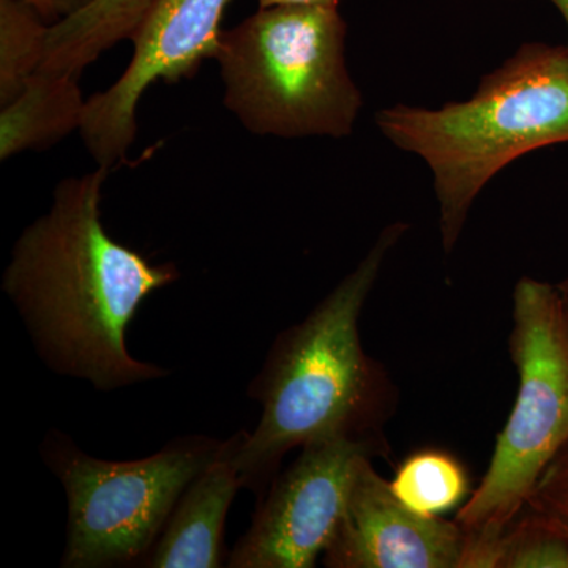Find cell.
<instances>
[{
  "label": "cell",
  "instance_id": "6da1fadb",
  "mask_svg": "<svg viewBox=\"0 0 568 568\" xmlns=\"http://www.w3.org/2000/svg\"><path fill=\"white\" fill-rule=\"evenodd\" d=\"M108 171L58 183L51 207L14 244L2 278L44 364L103 392L168 375L130 355L126 328L149 295L179 278L174 264H151L104 230Z\"/></svg>",
  "mask_w": 568,
  "mask_h": 568
},
{
  "label": "cell",
  "instance_id": "52a82bcc",
  "mask_svg": "<svg viewBox=\"0 0 568 568\" xmlns=\"http://www.w3.org/2000/svg\"><path fill=\"white\" fill-rule=\"evenodd\" d=\"M386 437H328L301 455L261 497L248 532L237 541L231 568H312L331 544L362 457L388 455Z\"/></svg>",
  "mask_w": 568,
  "mask_h": 568
},
{
  "label": "cell",
  "instance_id": "44dd1931",
  "mask_svg": "<svg viewBox=\"0 0 568 568\" xmlns=\"http://www.w3.org/2000/svg\"><path fill=\"white\" fill-rule=\"evenodd\" d=\"M560 293H568V278L564 280L562 283L558 284Z\"/></svg>",
  "mask_w": 568,
  "mask_h": 568
},
{
  "label": "cell",
  "instance_id": "4fadbf2b",
  "mask_svg": "<svg viewBox=\"0 0 568 568\" xmlns=\"http://www.w3.org/2000/svg\"><path fill=\"white\" fill-rule=\"evenodd\" d=\"M390 487L410 510L440 517L466 503L469 477L454 455L439 448H424L399 465Z\"/></svg>",
  "mask_w": 568,
  "mask_h": 568
},
{
  "label": "cell",
  "instance_id": "ac0fdd59",
  "mask_svg": "<svg viewBox=\"0 0 568 568\" xmlns=\"http://www.w3.org/2000/svg\"><path fill=\"white\" fill-rule=\"evenodd\" d=\"M282 3H305V6H338L339 0H260V7L282 6Z\"/></svg>",
  "mask_w": 568,
  "mask_h": 568
},
{
  "label": "cell",
  "instance_id": "5b68a950",
  "mask_svg": "<svg viewBox=\"0 0 568 568\" xmlns=\"http://www.w3.org/2000/svg\"><path fill=\"white\" fill-rule=\"evenodd\" d=\"M510 355L517 402L497 435L487 474L459 507L465 537L496 540L526 507L538 478L568 443V331L558 286L519 280L514 291Z\"/></svg>",
  "mask_w": 568,
  "mask_h": 568
},
{
  "label": "cell",
  "instance_id": "7c38bea8",
  "mask_svg": "<svg viewBox=\"0 0 568 568\" xmlns=\"http://www.w3.org/2000/svg\"><path fill=\"white\" fill-rule=\"evenodd\" d=\"M159 0H91L50 26L41 69L80 78L104 51L132 40Z\"/></svg>",
  "mask_w": 568,
  "mask_h": 568
},
{
  "label": "cell",
  "instance_id": "30bf717a",
  "mask_svg": "<svg viewBox=\"0 0 568 568\" xmlns=\"http://www.w3.org/2000/svg\"><path fill=\"white\" fill-rule=\"evenodd\" d=\"M241 478L224 440L219 457L185 489L151 552L140 566L151 568L223 567L227 511Z\"/></svg>",
  "mask_w": 568,
  "mask_h": 568
},
{
  "label": "cell",
  "instance_id": "9a60e30c",
  "mask_svg": "<svg viewBox=\"0 0 568 568\" xmlns=\"http://www.w3.org/2000/svg\"><path fill=\"white\" fill-rule=\"evenodd\" d=\"M499 568H568V540L525 507L500 537Z\"/></svg>",
  "mask_w": 568,
  "mask_h": 568
},
{
  "label": "cell",
  "instance_id": "e0dca14e",
  "mask_svg": "<svg viewBox=\"0 0 568 568\" xmlns=\"http://www.w3.org/2000/svg\"><path fill=\"white\" fill-rule=\"evenodd\" d=\"M20 2L26 3L29 9L39 14L41 20L52 26L88 6L91 0H20Z\"/></svg>",
  "mask_w": 568,
  "mask_h": 568
},
{
  "label": "cell",
  "instance_id": "2e32d148",
  "mask_svg": "<svg viewBox=\"0 0 568 568\" xmlns=\"http://www.w3.org/2000/svg\"><path fill=\"white\" fill-rule=\"evenodd\" d=\"M526 507L547 518L568 540V443L538 478Z\"/></svg>",
  "mask_w": 568,
  "mask_h": 568
},
{
  "label": "cell",
  "instance_id": "277c9868",
  "mask_svg": "<svg viewBox=\"0 0 568 568\" xmlns=\"http://www.w3.org/2000/svg\"><path fill=\"white\" fill-rule=\"evenodd\" d=\"M338 6L260 7L220 36L224 106L250 133L346 138L364 97L346 65Z\"/></svg>",
  "mask_w": 568,
  "mask_h": 568
},
{
  "label": "cell",
  "instance_id": "7a4b0ae2",
  "mask_svg": "<svg viewBox=\"0 0 568 568\" xmlns=\"http://www.w3.org/2000/svg\"><path fill=\"white\" fill-rule=\"evenodd\" d=\"M409 230L388 224L357 267L302 323L276 336L248 396L263 406L252 433L226 440L242 488L263 497L293 448L328 437L381 439L394 384L362 346L358 320L388 253Z\"/></svg>",
  "mask_w": 568,
  "mask_h": 568
},
{
  "label": "cell",
  "instance_id": "3957f363",
  "mask_svg": "<svg viewBox=\"0 0 568 568\" xmlns=\"http://www.w3.org/2000/svg\"><path fill=\"white\" fill-rule=\"evenodd\" d=\"M375 121L392 144L432 170L440 239L450 253L474 201L499 171L568 142V47L523 44L466 102L439 110L399 103Z\"/></svg>",
  "mask_w": 568,
  "mask_h": 568
},
{
  "label": "cell",
  "instance_id": "5bb4252c",
  "mask_svg": "<svg viewBox=\"0 0 568 568\" xmlns=\"http://www.w3.org/2000/svg\"><path fill=\"white\" fill-rule=\"evenodd\" d=\"M47 24L20 0H0V106L20 95L40 71L47 50Z\"/></svg>",
  "mask_w": 568,
  "mask_h": 568
},
{
  "label": "cell",
  "instance_id": "8992f818",
  "mask_svg": "<svg viewBox=\"0 0 568 568\" xmlns=\"http://www.w3.org/2000/svg\"><path fill=\"white\" fill-rule=\"evenodd\" d=\"M207 436L171 440L152 457L106 462L89 457L61 433L48 436L44 459L61 478L69 504L61 566H133L151 552L194 478L219 457Z\"/></svg>",
  "mask_w": 568,
  "mask_h": 568
},
{
  "label": "cell",
  "instance_id": "ba28073f",
  "mask_svg": "<svg viewBox=\"0 0 568 568\" xmlns=\"http://www.w3.org/2000/svg\"><path fill=\"white\" fill-rule=\"evenodd\" d=\"M231 0H159L133 36L125 71L85 103L81 138L97 166L111 170L136 140L138 104L155 82L192 78L215 58Z\"/></svg>",
  "mask_w": 568,
  "mask_h": 568
},
{
  "label": "cell",
  "instance_id": "8fae6325",
  "mask_svg": "<svg viewBox=\"0 0 568 568\" xmlns=\"http://www.w3.org/2000/svg\"><path fill=\"white\" fill-rule=\"evenodd\" d=\"M85 103L78 78L40 70L0 111V160L43 151L80 132Z\"/></svg>",
  "mask_w": 568,
  "mask_h": 568
},
{
  "label": "cell",
  "instance_id": "ffe728a7",
  "mask_svg": "<svg viewBox=\"0 0 568 568\" xmlns=\"http://www.w3.org/2000/svg\"><path fill=\"white\" fill-rule=\"evenodd\" d=\"M564 297V312H566L567 331H568V293H562Z\"/></svg>",
  "mask_w": 568,
  "mask_h": 568
},
{
  "label": "cell",
  "instance_id": "9c48e42d",
  "mask_svg": "<svg viewBox=\"0 0 568 568\" xmlns=\"http://www.w3.org/2000/svg\"><path fill=\"white\" fill-rule=\"evenodd\" d=\"M362 457L355 466L342 521L323 562L331 568H458L463 530L457 523L406 507L390 481Z\"/></svg>",
  "mask_w": 568,
  "mask_h": 568
},
{
  "label": "cell",
  "instance_id": "d6986e66",
  "mask_svg": "<svg viewBox=\"0 0 568 568\" xmlns=\"http://www.w3.org/2000/svg\"><path fill=\"white\" fill-rule=\"evenodd\" d=\"M556 9L559 10V13L562 14L564 21L567 22L568 28V0H549Z\"/></svg>",
  "mask_w": 568,
  "mask_h": 568
}]
</instances>
